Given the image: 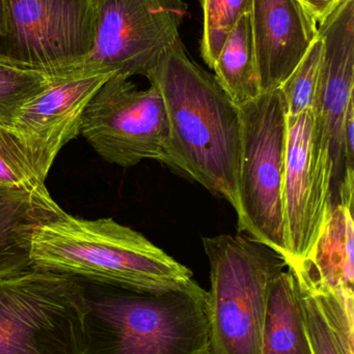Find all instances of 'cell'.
<instances>
[{
    "instance_id": "obj_1",
    "label": "cell",
    "mask_w": 354,
    "mask_h": 354,
    "mask_svg": "<svg viewBox=\"0 0 354 354\" xmlns=\"http://www.w3.org/2000/svg\"><path fill=\"white\" fill-rule=\"evenodd\" d=\"M145 78L155 85L168 122V166L230 202L238 212L240 112L213 75L195 64L181 37Z\"/></svg>"
},
{
    "instance_id": "obj_2",
    "label": "cell",
    "mask_w": 354,
    "mask_h": 354,
    "mask_svg": "<svg viewBox=\"0 0 354 354\" xmlns=\"http://www.w3.org/2000/svg\"><path fill=\"white\" fill-rule=\"evenodd\" d=\"M83 354H207L208 292L195 281L135 288L76 278Z\"/></svg>"
},
{
    "instance_id": "obj_3",
    "label": "cell",
    "mask_w": 354,
    "mask_h": 354,
    "mask_svg": "<svg viewBox=\"0 0 354 354\" xmlns=\"http://www.w3.org/2000/svg\"><path fill=\"white\" fill-rule=\"evenodd\" d=\"M31 261L39 270L118 286H159L193 280V272L141 233L112 218L64 212L35 229Z\"/></svg>"
},
{
    "instance_id": "obj_4",
    "label": "cell",
    "mask_w": 354,
    "mask_h": 354,
    "mask_svg": "<svg viewBox=\"0 0 354 354\" xmlns=\"http://www.w3.org/2000/svg\"><path fill=\"white\" fill-rule=\"evenodd\" d=\"M203 245L210 263L207 354H261L270 287L286 261L241 235L203 237Z\"/></svg>"
},
{
    "instance_id": "obj_5",
    "label": "cell",
    "mask_w": 354,
    "mask_h": 354,
    "mask_svg": "<svg viewBox=\"0 0 354 354\" xmlns=\"http://www.w3.org/2000/svg\"><path fill=\"white\" fill-rule=\"evenodd\" d=\"M238 229L288 262L283 183L288 115L280 88L239 107Z\"/></svg>"
},
{
    "instance_id": "obj_6",
    "label": "cell",
    "mask_w": 354,
    "mask_h": 354,
    "mask_svg": "<svg viewBox=\"0 0 354 354\" xmlns=\"http://www.w3.org/2000/svg\"><path fill=\"white\" fill-rule=\"evenodd\" d=\"M85 303L74 277L33 268L0 278V354H83Z\"/></svg>"
},
{
    "instance_id": "obj_7",
    "label": "cell",
    "mask_w": 354,
    "mask_h": 354,
    "mask_svg": "<svg viewBox=\"0 0 354 354\" xmlns=\"http://www.w3.org/2000/svg\"><path fill=\"white\" fill-rule=\"evenodd\" d=\"M321 68L312 122L310 157L328 207L340 203L346 178L344 124L354 101V0H343L318 27Z\"/></svg>"
},
{
    "instance_id": "obj_8",
    "label": "cell",
    "mask_w": 354,
    "mask_h": 354,
    "mask_svg": "<svg viewBox=\"0 0 354 354\" xmlns=\"http://www.w3.org/2000/svg\"><path fill=\"white\" fill-rule=\"evenodd\" d=\"M96 0H6L0 60L52 76L76 70L91 54Z\"/></svg>"
},
{
    "instance_id": "obj_9",
    "label": "cell",
    "mask_w": 354,
    "mask_h": 354,
    "mask_svg": "<svg viewBox=\"0 0 354 354\" xmlns=\"http://www.w3.org/2000/svg\"><path fill=\"white\" fill-rule=\"evenodd\" d=\"M80 134L105 161L123 168L145 160L168 165V122L155 85L137 88L112 75L83 111Z\"/></svg>"
},
{
    "instance_id": "obj_10",
    "label": "cell",
    "mask_w": 354,
    "mask_h": 354,
    "mask_svg": "<svg viewBox=\"0 0 354 354\" xmlns=\"http://www.w3.org/2000/svg\"><path fill=\"white\" fill-rule=\"evenodd\" d=\"M97 29L89 57L72 73L147 77L180 37L183 0H96Z\"/></svg>"
},
{
    "instance_id": "obj_11",
    "label": "cell",
    "mask_w": 354,
    "mask_h": 354,
    "mask_svg": "<svg viewBox=\"0 0 354 354\" xmlns=\"http://www.w3.org/2000/svg\"><path fill=\"white\" fill-rule=\"evenodd\" d=\"M109 74L60 75L19 112L12 129L33 149L46 172L60 149L80 134L83 111Z\"/></svg>"
},
{
    "instance_id": "obj_12",
    "label": "cell",
    "mask_w": 354,
    "mask_h": 354,
    "mask_svg": "<svg viewBox=\"0 0 354 354\" xmlns=\"http://www.w3.org/2000/svg\"><path fill=\"white\" fill-rule=\"evenodd\" d=\"M312 109L288 118L283 183V207L289 252L287 268H294L306 259L330 210L312 170Z\"/></svg>"
},
{
    "instance_id": "obj_13",
    "label": "cell",
    "mask_w": 354,
    "mask_h": 354,
    "mask_svg": "<svg viewBox=\"0 0 354 354\" xmlns=\"http://www.w3.org/2000/svg\"><path fill=\"white\" fill-rule=\"evenodd\" d=\"M251 31L262 93L280 88L318 37L303 0H251Z\"/></svg>"
},
{
    "instance_id": "obj_14",
    "label": "cell",
    "mask_w": 354,
    "mask_h": 354,
    "mask_svg": "<svg viewBox=\"0 0 354 354\" xmlns=\"http://www.w3.org/2000/svg\"><path fill=\"white\" fill-rule=\"evenodd\" d=\"M353 210V206L335 205L306 259L290 268L313 292L354 291Z\"/></svg>"
},
{
    "instance_id": "obj_15",
    "label": "cell",
    "mask_w": 354,
    "mask_h": 354,
    "mask_svg": "<svg viewBox=\"0 0 354 354\" xmlns=\"http://www.w3.org/2000/svg\"><path fill=\"white\" fill-rule=\"evenodd\" d=\"M64 212L50 195L0 191V278L35 268L30 254L35 229Z\"/></svg>"
},
{
    "instance_id": "obj_16",
    "label": "cell",
    "mask_w": 354,
    "mask_h": 354,
    "mask_svg": "<svg viewBox=\"0 0 354 354\" xmlns=\"http://www.w3.org/2000/svg\"><path fill=\"white\" fill-rule=\"evenodd\" d=\"M287 268L270 287L261 354H313L301 308L299 281L294 272Z\"/></svg>"
},
{
    "instance_id": "obj_17",
    "label": "cell",
    "mask_w": 354,
    "mask_h": 354,
    "mask_svg": "<svg viewBox=\"0 0 354 354\" xmlns=\"http://www.w3.org/2000/svg\"><path fill=\"white\" fill-rule=\"evenodd\" d=\"M212 70L216 80L237 107L261 95L249 14L243 16L231 31Z\"/></svg>"
},
{
    "instance_id": "obj_18",
    "label": "cell",
    "mask_w": 354,
    "mask_h": 354,
    "mask_svg": "<svg viewBox=\"0 0 354 354\" xmlns=\"http://www.w3.org/2000/svg\"><path fill=\"white\" fill-rule=\"evenodd\" d=\"M41 162L10 126L0 124V191L50 195Z\"/></svg>"
},
{
    "instance_id": "obj_19",
    "label": "cell",
    "mask_w": 354,
    "mask_h": 354,
    "mask_svg": "<svg viewBox=\"0 0 354 354\" xmlns=\"http://www.w3.org/2000/svg\"><path fill=\"white\" fill-rule=\"evenodd\" d=\"M57 78L0 60V124L10 126L20 110Z\"/></svg>"
},
{
    "instance_id": "obj_20",
    "label": "cell",
    "mask_w": 354,
    "mask_h": 354,
    "mask_svg": "<svg viewBox=\"0 0 354 354\" xmlns=\"http://www.w3.org/2000/svg\"><path fill=\"white\" fill-rule=\"evenodd\" d=\"M203 35L201 55L205 64L213 68L227 37L235 25L249 14L251 0H202Z\"/></svg>"
},
{
    "instance_id": "obj_21",
    "label": "cell",
    "mask_w": 354,
    "mask_h": 354,
    "mask_svg": "<svg viewBox=\"0 0 354 354\" xmlns=\"http://www.w3.org/2000/svg\"><path fill=\"white\" fill-rule=\"evenodd\" d=\"M324 45L317 37L290 76L281 85L288 118L313 108L319 82Z\"/></svg>"
},
{
    "instance_id": "obj_22",
    "label": "cell",
    "mask_w": 354,
    "mask_h": 354,
    "mask_svg": "<svg viewBox=\"0 0 354 354\" xmlns=\"http://www.w3.org/2000/svg\"><path fill=\"white\" fill-rule=\"evenodd\" d=\"M297 281L308 338L313 354H345L320 307L319 301L307 285L299 279Z\"/></svg>"
},
{
    "instance_id": "obj_23",
    "label": "cell",
    "mask_w": 354,
    "mask_h": 354,
    "mask_svg": "<svg viewBox=\"0 0 354 354\" xmlns=\"http://www.w3.org/2000/svg\"><path fill=\"white\" fill-rule=\"evenodd\" d=\"M313 295L319 301L345 354H354V291L313 292Z\"/></svg>"
},
{
    "instance_id": "obj_24",
    "label": "cell",
    "mask_w": 354,
    "mask_h": 354,
    "mask_svg": "<svg viewBox=\"0 0 354 354\" xmlns=\"http://www.w3.org/2000/svg\"><path fill=\"white\" fill-rule=\"evenodd\" d=\"M344 151L346 174L354 170V101L349 104L344 124Z\"/></svg>"
},
{
    "instance_id": "obj_25",
    "label": "cell",
    "mask_w": 354,
    "mask_h": 354,
    "mask_svg": "<svg viewBox=\"0 0 354 354\" xmlns=\"http://www.w3.org/2000/svg\"><path fill=\"white\" fill-rule=\"evenodd\" d=\"M317 24L321 23L343 0H303Z\"/></svg>"
},
{
    "instance_id": "obj_26",
    "label": "cell",
    "mask_w": 354,
    "mask_h": 354,
    "mask_svg": "<svg viewBox=\"0 0 354 354\" xmlns=\"http://www.w3.org/2000/svg\"><path fill=\"white\" fill-rule=\"evenodd\" d=\"M6 33V0H0V44Z\"/></svg>"
}]
</instances>
